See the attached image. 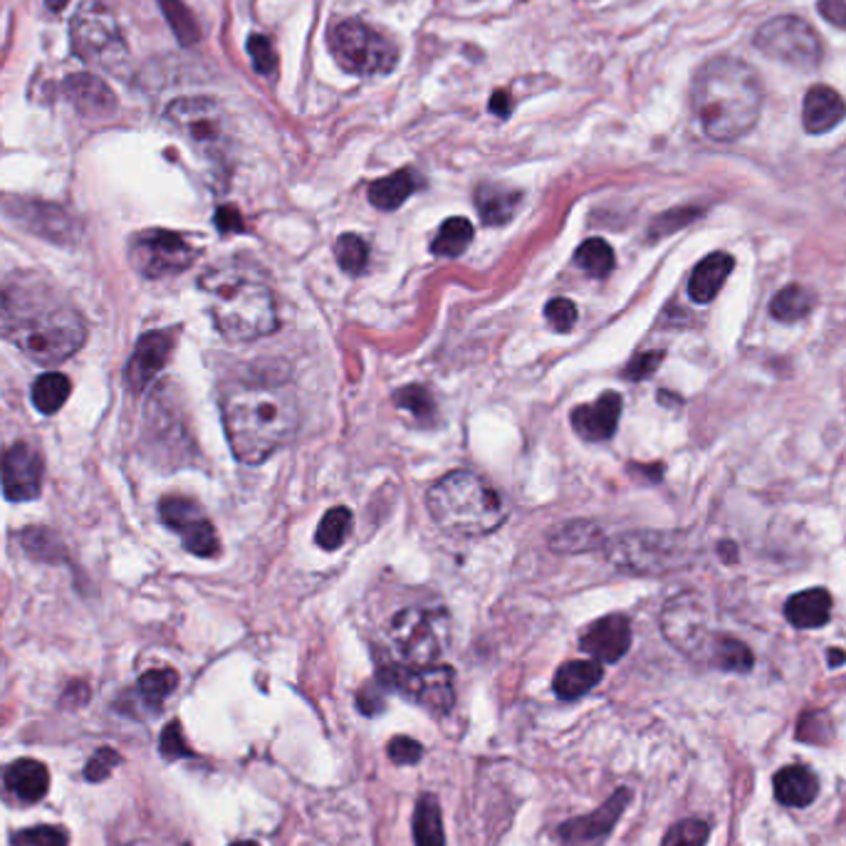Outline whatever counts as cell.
Listing matches in <instances>:
<instances>
[{"label": "cell", "mask_w": 846, "mask_h": 846, "mask_svg": "<svg viewBox=\"0 0 846 846\" xmlns=\"http://www.w3.org/2000/svg\"><path fill=\"white\" fill-rule=\"evenodd\" d=\"M0 337L38 364H60L84 344L87 327L58 285L18 272L0 288Z\"/></svg>", "instance_id": "cell-1"}, {"label": "cell", "mask_w": 846, "mask_h": 846, "mask_svg": "<svg viewBox=\"0 0 846 846\" xmlns=\"http://www.w3.org/2000/svg\"><path fill=\"white\" fill-rule=\"evenodd\" d=\"M298 423V399L282 384L236 382L224 394L226 436L240 463L268 461L295 436Z\"/></svg>", "instance_id": "cell-2"}, {"label": "cell", "mask_w": 846, "mask_h": 846, "mask_svg": "<svg viewBox=\"0 0 846 846\" xmlns=\"http://www.w3.org/2000/svg\"><path fill=\"white\" fill-rule=\"evenodd\" d=\"M763 97L757 72L731 55L705 62L691 92L698 122L715 142H735L753 130L763 112Z\"/></svg>", "instance_id": "cell-3"}, {"label": "cell", "mask_w": 846, "mask_h": 846, "mask_svg": "<svg viewBox=\"0 0 846 846\" xmlns=\"http://www.w3.org/2000/svg\"><path fill=\"white\" fill-rule=\"evenodd\" d=\"M200 290L216 330L230 342H256L278 330L272 290L256 270L236 262H218L200 275Z\"/></svg>", "instance_id": "cell-4"}, {"label": "cell", "mask_w": 846, "mask_h": 846, "mask_svg": "<svg viewBox=\"0 0 846 846\" xmlns=\"http://www.w3.org/2000/svg\"><path fill=\"white\" fill-rule=\"evenodd\" d=\"M429 513L439 527L458 537L488 535L507 520V503L488 481L471 471H453L431 485Z\"/></svg>", "instance_id": "cell-5"}, {"label": "cell", "mask_w": 846, "mask_h": 846, "mask_svg": "<svg viewBox=\"0 0 846 846\" xmlns=\"http://www.w3.org/2000/svg\"><path fill=\"white\" fill-rule=\"evenodd\" d=\"M386 637L406 666H433L448 649L451 621L441 609L409 607L391 619Z\"/></svg>", "instance_id": "cell-6"}, {"label": "cell", "mask_w": 846, "mask_h": 846, "mask_svg": "<svg viewBox=\"0 0 846 846\" xmlns=\"http://www.w3.org/2000/svg\"><path fill=\"white\" fill-rule=\"evenodd\" d=\"M330 50L340 68L359 78L386 75L399 65V48L362 20H342L330 33Z\"/></svg>", "instance_id": "cell-7"}, {"label": "cell", "mask_w": 846, "mask_h": 846, "mask_svg": "<svg viewBox=\"0 0 846 846\" xmlns=\"http://www.w3.org/2000/svg\"><path fill=\"white\" fill-rule=\"evenodd\" d=\"M168 122L186 136L194 149L208 162H224L228 154V114L216 100L184 97L168 104Z\"/></svg>", "instance_id": "cell-8"}, {"label": "cell", "mask_w": 846, "mask_h": 846, "mask_svg": "<svg viewBox=\"0 0 846 846\" xmlns=\"http://www.w3.org/2000/svg\"><path fill=\"white\" fill-rule=\"evenodd\" d=\"M72 48L78 55L102 70H116L126 60V45L116 18L102 0H84L72 20Z\"/></svg>", "instance_id": "cell-9"}, {"label": "cell", "mask_w": 846, "mask_h": 846, "mask_svg": "<svg viewBox=\"0 0 846 846\" xmlns=\"http://www.w3.org/2000/svg\"><path fill=\"white\" fill-rule=\"evenodd\" d=\"M753 42L763 55L782 62V65L802 72L817 70L822 65L824 48L817 30L797 16H780L767 20V23L757 28Z\"/></svg>", "instance_id": "cell-10"}, {"label": "cell", "mask_w": 846, "mask_h": 846, "mask_svg": "<svg viewBox=\"0 0 846 846\" xmlns=\"http://www.w3.org/2000/svg\"><path fill=\"white\" fill-rule=\"evenodd\" d=\"M379 683L384 689L406 695L431 713H448L456 703L453 691V669L448 666H406V663H384L379 666Z\"/></svg>", "instance_id": "cell-11"}, {"label": "cell", "mask_w": 846, "mask_h": 846, "mask_svg": "<svg viewBox=\"0 0 846 846\" xmlns=\"http://www.w3.org/2000/svg\"><path fill=\"white\" fill-rule=\"evenodd\" d=\"M196 258L198 248L172 230H144L132 238L130 246L134 270L149 280L174 278V275L192 268Z\"/></svg>", "instance_id": "cell-12"}, {"label": "cell", "mask_w": 846, "mask_h": 846, "mask_svg": "<svg viewBox=\"0 0 846 846\" xmlns=\"http://www.w3.org/2000/svg\"><path fill=\"white\" fill-rule=\"evenodd\" d=\"M607 555L629 575H661L681 565V543L663 533H629L609 543Z\"/></svg>", "instance_id": "cell-13"}, {"label": "cell", "mask_w": 846, "mask_h": 846, "mask_svg": "<svg viewBox=\"0 0 846 846\" xmlns=\"http://www.w3.org/2000/svg\"><path fill=\"white\" fill-rule=\"evenodd\" d=\"M162 520L172 527L174 533L182 535L184 547L196 557H216L220 553L218 535L210 525L204 510L188 498H178V495H168L158 505Z\"/></svg>", "instance_id": "cell-14"}, {"label": "cell", "mask_w": 846, "mask_h": 846, "mask_svg": "<svg viewBox=\"0 0 846 846\" xmlns=\"http://www.w3.org/2000/svg\"><path fill=\"white\" fill-rule=\"evenodd\" d=\"M42 473H45L42 456L25 441H18L0 453V483L8 501H35L42 491Z\"/></svg>", "instance_id": "cell-15"}, {"label": "cell", "mask_w": 846, "mask_h": 846, "mask_svg": "<svg viewBox=\"0 0 846 846\" xmlns=\"http://www.w3.org/2000/svg\"><path fill=\"white\" fill-rule=\"evenodd\" d=\"M631 802V790L629 787H619L615 795H611L605 805L597 807L591 814H585V817H575L565 824H559V839L565 842V846H595L599 842H605L611 829L617 827V822L621 819L623 809Z\"/></svg>", "instance_id": "cell-16"}, {"label": "cell", "mask_w": 846, "mask_h": 846, "mask_svg": "<svg viewBox=\"0 0 846 846\" xmlns=\"http://www.w3.org/2000/svg\"><path fill=\"white\" fill-rule=\"evenodd\" d=\"M174 352V332L168 330H154L146 332L140 342H136L134 352L130 357V364H126V386L132 391H144L149 386L156 374L166 367L168 357Z\"/></svg>", "instance_id": "cell-17"}, {"label": "cell", "mask_w": 846, "mask_h": 846, "mask_svg": "<svg viewBox=\"0 0 846 846\" xmlns=\"http://www.w3.org/2000/svg\"><path fill=\"white\" fill-rule=\"evenodd\" d=\"M6 210L18 220L20 226L38 233V236H42V238L60 240V243H68V240L75 238V224H72L65 210L52 206V204L16 198V200H10Z\"/></svg>", "instance_id": "cell-18"}, {"label": "cell", "mask_w": 846, "mask_h": 846, "mask_svg": "<svg viewBox=\"0 0 846 846\" xmlns=\"http://www.w3.org/2000/svg\"><path fill=\"white\" fill-rule=\"evenodd\" d=\"M579 643L595 661L617 663L631 647V623L621 615L605 617L581 633Z\"/></svg>", "instance_id": "cell-19"}, {"label": "cell", "mask_w": 846, "mask_h": 846, "mask_svg": "<svg viewBox=\"0 0 846 846\" xmlns=\"http://www.w3.org/2000/svg\"><path fill=\"white\" fill-rule=\"evenodd\" d=\"M621 409H623V399L617 394V391H607V394H601L599 399L591 401V404L577 406L572 411V426L577 431V436L589 443L609 441L617 433Z\"/></svg>", "instance_id": "cell-20"}, {"label": "cell", "mask_w": 846, "mask_h": 846, "mask_svg": "<svg viewBox=\"0 0 846 846\" xmlns=\"http://www.w3.org/2000/svg\"><path fill=\"white\" fill-rule=\"evenodd\" d=\"M846 116V102L837 90L827 87V84H814L805 94V104H802V124L814 136L827 134L844 122Z\"/></svg>", "instance_id": "cell-21"}, {"label": "cell", "mask_w": 846, "mask_h": 846, "mask_svg": "<svg viewBox=\"0 0 846 846\" xmlns=\"http://www.w3.org/2000/svg\"><path fill=\"white\" fill-rule=\"evenodd\" d=\"M65 97L84 116H110L116 110V100L107 82L94 75H70L65 82Z\"/></svg>", "instance_id": "cell-22"}, {"label": "cell", "mask_w": 846, "mask_h": 846, "mask_svg": "<svg viewBox=\"0 0 846 846\" xmlns=\"http://www.w3.org/2000/svg\"><path fill=\"white\" fill-rule=\"evenodd\" d=\"M735 260L728 252H711V256L698 262L691 280H689V295L695 305H708L718 298V292L723 290L728 275L733 272Z\"/></svg>", "instance_id": "cell-23"}, {"label": "cell", "mask_w": 846, "mask_h": 846, "mask_svg": "<svg viewBox=\"0 0 846 846\" xmlns=\"http://www.w3.org/2000/svg\"><path fill=\"white\" fill-rule=\"evenodd\" d=\"M607 539L601 527L589 520H569L557 525L549 533V549L559 555H581V553H595V549L605 547Z\"/></svg>", "instance_id": "cell-24"}, {"label": "cell", "mask_w": 846, "mask_h": 846, "mask_svg": "<svg viewBox=\"0 0 846 846\" xmlns=\"http://www.w3.org/2000/svg\"><path fill=\"white\" fill-rule=\"evenodd\" d=\"M819 780L805 765H787L775 775V797L787 807H807L817 799Z\"/></svg>", "instance_id": "cell-25"}, {"label": "cell", "mask_w": 846, "mask_h": 846, "mask_svg": "<svg viewBox=\"0 0 846 846\" xmlns=\"http://www.w3.org/2000/svg\"><path fill=\"white\" fill-rule=\"evenodd\" d=\"M785 617L797 629H822L832 617V597L827 589H807L790 597Z\"/></svg>", "instance_id": "cell-26"}, {"label": "cell", "mask_w": 846, "mask_h": 846, "mask_svg": "<svg viewBox=\"0 0 846 846\" xmlns=\"http://www.w3.org/2000/svg\"><path fill=\"white\" fill-rule=\"evenodd\" d=\"M6 787L16 799L30 805L48 795L50 772L38 760H18L6 770Z\"/></svg>", "instance_id": "cell-27"}, {"label": "cell", "mask_w": 846, "mask_h": 846, "mask_svg": "<svg viewBox=\"0 0 846 846\" xmlns=\"http://www.w3.org/2000/svg\"><path fill=\"white\" fill-rule=\"evenodd\" d=\"M601 675L605 671H601L599 661H569L557 669L553 689L563 701H577V698L595 689Z\"/></svg>", "instance_id": "cell-28"}, {"label": "cell", "mask_w": 846, "mask_h": 846, "mask_svg": "<svg viewBox=\"0 0 846 846\" xmlns=\"http://www.w3.org/2000/svg\"><path fill=\"white\" fill-rule=\"evenodd\" d=\"M520 192H510L505 186L485 184L475 192V206L485 226H503L515 216L517 206H520Z\"/></svg>", "instance_id": "cell-29"}, {"label": "cell", "mask_w": 846, "mask_h": 846, "mask_svg": "<svg viewBox=\"0 0 846 846\" xmlns=\"http://www.w3.org/2000/svg\"><path fill=\"white\" fill-rule=\"evenodd\" d=\"M419 188V176L411 168H401V172L391 174L386 178H379L369 186V200L379 210H396L404 206V200Z\"/></svg>", "instance_id": "cell-30"}, {"label": "cell", "mask_w": 846, "mask_h": 846, "mask_svg": "<svg viewBox=\"0 0 846 846\" xmlns=\"http://www.w3.org/2000/svg\"><path fill=\"white\" fill-rule=\"evenodd\" d=\"M414 842L416 846H446L441 805L433 795H423L419 799L414 812Z\"/></svg>", "instance_id": "cell-31"}, {"label": "cell", "mask_w": 846, "mask_h": 846, "mask_svg": "<svg viewBox=\"0 0 846 846\" xmlns=\"http://www.w3.org/2000/svg\"><path fill=\"white\" fill-rule=\"evenodd\" d=\"M708 663H713L721 671L733 673H747L753 669V651H750L743 641L733 637H715V641L708 649Z\"/></svg>", "instance_id": "cell-32"}, {"label": "cell", "mask_w": 846, "mask_h": 846, "mask_svg": "<svg viewBox=\"0 0 846 846\" xmlns=\"http://www.w3.org/2000/svg\"><path fill=\"white\" fill-rule=\"evenodd\" d=\"M814 308V292L802 285H787L770 302V314L780 322H797Z\"/></svg>", "instance_id": "cell-33"}, {"label": "cell", "mask_w": 846, "mask_h": 846, "mask_svg": "<svg viewBox=\"0 0 846 846\" xmlns=\"http://www.w3.org/2000/svg\"><path fill=\"white\" fill-rule=\"evenodd\" d=\"M72 391L70 379L60 372L42 374L33 386V404L40 414H58Z\"/></svg>", "instance_id": "cell-34"}, {"label": "cell", "mask_w": 846, "mask_h": 846, "mask_svg": "<svg viewBox=\"0 0 846 846\" xmlns=\"http://www.w3.org/2000/svg\"><path fill=\"white\" fill-rule=\"evenodd\" d=\"M471 240H473L471 220H465V218H448L446 224L441 226L439 236L433 238L431 250H433V256L458 258V256H463L465 248L471 246Z\"/></svg>", "instance_id": "cell-35"}, {"label": "cell", "mask_w": 846, "mask_h": 846, "mask_svg": "<svg viewBox=\"0 0 846 846\" xmlns=\"http://www.w3.org/2000/svg\"><path fill=\"white\" fill-rule=\"evenodd\" d=\"M615 250L601 238L585 240L575 252V262L581 270L589 272L591 278H607L615 270Z\"/></svg>", "instance_id": "cell-36"}, {"label": "cell", "mask_w": 846, "mask_h": 846, "mask_svg": "<svg viewBox=\"0 0 846 846\" xmlns=\"http://www.w3.org/2000/svg\"><path fill=\"white\" fill-rule=\"evenodd\" d=\"M20 545L30 557L42 559V563H62L65 559V545L48 527H28V530L20 533Z\"/></svg>", "instance_id": "cell-37"}, {"label": "cell", "mask_w": 846, "mask_h": 846, "mask_svg": "<svg viewBox=\"0 0 846 846\" xmlns=\"http://www.w3.org/2000/svg\"><path fill=\"white\" fill-rule=\"evenodd\" d=\"M176 685L178 673L174 669H154L142 675L140 685H136V693H140L142 701L149 705L152 711H158L166 698L176 691Z\"/></svg>", "instance_id": "cell-38"}, {"label": "cell", "mask_w": 846, "mask_h": 846, "mask_svg": "<svg viewBox=\"0 0 846 846\" xmlns=\"http://www.w3.org/2000/svg\"><path fill=\"white\" fill-rule=\"evenodd\" d=\"M158 8H162L166 23L174 30L178 42L182 45H196L200 40V28L184 0H158Z\"/></svg>", "instance_id": "cell-39"}, {"label": "cell", "mask_w": 846, "mask_h": 846, "mask_svg": "<svg viewBox=\"0 0 846 846\" xmlns=\"http://www.w3.org/2000/svg\"><path fill=\"white\" fill-rule=\"evenodd\" d=\"M349 533H352V513L344 505H337L324 513L314 539L322 549H340Z\"/></svg>", "instance_id": "cell-40"}, {"label": "cell", "mask_w": 846, "mask_h": 846, "mask_svg": "<svg viewBox=\"0 0 846 846\" xmlns=\"http://www.w3.org/2000/svg\"><path fill=\"white\" fill-rule=\"evenodd\" d=\"M334 258L344 272L362 275L369 260V248L364 238L354 236V233H344V236H340L334 243Z\"/></svg>", "instance_id": "cell-41"}, {"label": "cell", "mask_w": 846, "mask_h": 846, "mask_svg": "<svg viewBox=\"0 0 846 846\" xmlns=\"http://www.w3.org/2000/svg\"><path fill=\"white\" fill-rule=\"evenodd\" d=\"M824 188H827L834 204L846 214V144L839 146L832 154L827 166H824Z\"/></svg>", "instance_id": "cell-42"}, {"label": "cell", "mask_w": 846, "mask_h": 846, "mask_svg": "<svg viewBox=\"0 0 846 846\" xmlns=\"http://www.w3.org/2000/svg\"><path fill=\"white\" fill-rule=\"evenodd\" d=\"M396 406L409 411V414H414L419 421H433V416H436V401H433L431 391L426 386H406L396 391Z\"/></svg>", "instance_id": "cell-43"}, {"label": "cell", "mask_w": 846, "mask_h": 846, "mask_svg": "<svg viewBox=\"0 0 846 846\" xmlns=\"http://www.w3.org/2000/svg\"><path fill=\"white\" fill-rule=\"evenodd\" d=\"M708 824L701 819H683L679 824H673L669 834L663 837L661 846H705L708 842Z\"/></svg>", "instance_id": "cell-44"}, {"label": "cell", "mask_w": 846, "mask_h": 846, "mask_svg": "<svg viewBox=\"0 0 846 846\" xmlns=\"http://www.w3.org/2000/svg\"><path fill=\"white\" fill-rule=\"evenodd\" d=\"M248 55L252 60V68H256V72H260V75H275V70H278V52H275V45L270 42L268 35H250L248 38Z\"/></svg>", "instance_id": "cell-45"}, {"label": "cell", "mask_w": 846, "mask_h": 846, "mask_svg": "<svg viewBox=\"0 0 846 846\" xmlns=\"http://www.w3.org/2000/svg\"><path fill=\"white\" fill-rule=\"evenodd\" d=\"M13 846H68V834L60 827H33L13 837Z\"/></svg>", "instance_id": "cell-46"}, {"label": "cell", "mask_w": 846, "mask_h": 846, "mask_svg": "<svg viewBox=\"0 0 846 846\" xmlns=\"http://www.w3.org/2000/svg\"><path fill=\"white\" fill-rule=\"evenodd\" d=\"M386 753L391 757V763L396 765H416L419 760L423 757V747L421 743H416L414 737H406V735H399L389 743Z\"/></svg>", "instance_id": "cell-47"}, {"label": "cell", "mask_w": 846, "mask_h": 846, "mask_svg": "<svg viewBox=\"0 0 846 846\" xmlns=\"http://www.w3.org/2000/svg\"><path fill=\"white\" fill-rule=\"evenodd\" d=\"M162 755H164L166 760H178V757L194 755V750L188 747L186 737H184V733H182V725H178L176 721H174V723H168V725L164 728V733H162Z\"/></svg>", "instance_id": "cell-48"}, {"label": "cell", "mask_w": 846, "mask_h": 846, "mask_svg": "<svg viewBox=\"0 0 846 846\" xmlns=\"http://www.w3.org/2000/svg\"><path fill=\"white\" fill-rule=\"evenodd\" d=\"M120 755L114 753L112 747H100L97 753L92 755V760L87 763V767H84V777L92 780V782H100L104 777H110V772L120 765Z\"/></svg>", "instance_id": "cell-49"}, {"label": "cell", "mask_w": 846, "mask_h": 846, "mask_svg": "<svg viewBox=\"0 0 846 846\" xmlns=\"http://www.w3.org/2000/svg\"><path fill=\"white\" fill-rule=\"evenodd\" d=\"M545 317L549 324H555L557 330H569L577 322V308L572 300H565V298H555L547 302L545 308Z\"/></svg>", "instance_id": "cell-50"}, {"label": "cell", "mask_w": 846, "mask_h": 846, "mask_svg": "<svg viewBox=\"0 0 846 846\" xmlns=\"http://www.w3.org/2000/svg\"><path fill=\"white\" fill-rule=\"evenodd\" d=\"M661 362H663V352H643V354H637L629 362L623 376L633 379V382H641V379H649L656 372V369H659Z\"/></svg>", "instance_id": "cell-51"}, {"label": "cell", "mask_w": 846, "mask_h": 846, "mask_svg": "<svg viewBox=\"0 0 846 846\" xmlns=\"http://www.w3.org/2000/svg\"><path fill=\"white\" fill-rule=\"evenodd\" d=\"M701 210L695 208H675V210H669V214H663L659 220L653 224V236H666V233L671 230H679L683 228L689 220H693Z\"/></svg>", "instance_id": "cell-52"}, {"label": "cell", "mask_w": 846, "mask_h": 846, "mask_svg": "<svg viewBox=\"0 0 846 846\" xmlns=\"http://www.w3.org/2000/svg\"><path fill=\"white\" fill-rule=\"evenodd\" d=\"M819 13L832 25L846 30V0H819Z\"/></svg>", "instance_id": "cell-53"}, {"label": "cell", "mask_w": 846, "mask_h": 846, "mask_svg": "<svg viewBox=\"0 0 846 846\" xmlns=\"http://www.w3.org/2000/svg\"><path fill=\"white\" fill-rule=\"evenodd\" d=\"M216 226H218V230H224V233L246 230V224H243L240 214L233 206H220L216 210Z\"/></svg>", "instance_id": "cell-54"}, {"label": "cell", "mask_w": 846, "mask_h": 846, "mask_svg": "<svg viewBox=\"0 0 846 846\" xmlns=\"http://www.w3.org/2000/svg\"><path fill=\"white\" fill-rule=\"evenodd\" d=\"M357 705L359 711L367 713V715H376L379 711H382V695H379L374 689H362L357 695Z\"/></svg>", "instance_id": "cell-55"}, {"label": "cell", "mask_w": 846, "mask_h": 846, "mask_svg": "<svg viewBox=\"0 0 846 846\" xmlns=\"http://www.w3.org/2000/svg\"><path fill=\"white\" fill-rule=\"evenodd\" d=\"M491 110L498 116L510 114V94L507 92H495V97L491 102Z\"/></svg>", "instance_id": "cell-56"}, {"label": "cell", "mask_w": 846, "mask_h": 846, "mask_svg": "<svg viewBox=\"0 0 846 846\" xmlns=\"http://www.w3.org/2000/svg\"><path fill=\"white\" fill-rule=\"evenodd\" d=\"M827 659H829V666H842V663L846 661V653L839 651V649H832V651L827 653Z\"/></svg>", "instance_id": "cell-57"}, {"label": "cell", "mask_w": 846, "mask_h": 846, "mask_svg": "<svg viewBox=\"0 0 846 846\" xmlns=\"http://www.w3.org/2000/svg\"><path fill=\"white\" fill-rule=\"evenodd\" d=\"M68 3H70V0H48V8L55 10V13H60V10H65Z\"/></svg>", "instance_id": "cell-58"}, {"label": "cell", "mask_w": 846, "mask_h": 846, "mask_svg": "<svg viewBox=\"0 0 846 846\" xmlns=\"http://www.w3.org/2000/svg\"><path fill=\"white\" fill-rule=\"evenodd\" d=\"M230 846H260V844H256V842H236V844H230Z\"/></svg>", "instance_id": "cell-59"}, {"label": "cell", "mask_w": 846, "mask_h": 846, "mask_svg": "<svg viewBox=\"0 0 846 846\" xmlns=\"http://www.w3.org/2000/svg\"><path fill=\"white\" fill-rule=\"evenodd\" d=\"M130 846H152V844H144V842H136V844H130Z\"/></svg>", "instance_id": "cell-60"}]
</instances>
